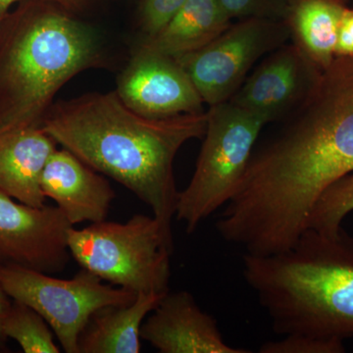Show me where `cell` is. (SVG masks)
Segmentation results:
<instances>
[{
	"label": "cell",
	"instance_id": "ac0fdd59",
	"mask_svg": "<svg viewBox=\"0 0 353 353\" xmlns=\"http://www.w3.org/2000/svg\"><path fill=\"white\" fill-rule=\"evenodd\" d=\"M7 339L15 341L26 353H59L53 331L36 310L12 301L3 326Z\"/></svg>",
	"mask_w": 353,
	"mask_h": 353
},
{
	"label": "cell",
	"instance_id": "d4e9b609",
	"mask_svg": "<svg viewBox=\"0 0 353 353\" xmlns=\"http://www.w3.org/2000/svg\"><path fill=\"white\" fill-rule=\"evenodd\" d=\"M48 1L52 2V3L63 8L64 10L74 14L80 12L83 9L87 8L90 4L94 3L95 0H48Z\"/></svg>",
	"mask_w": 353,
	"mask_h": 353
},
{
	"label": "cell",
	"instance_id": "4316f807",
	"mask_svg": "<svg viewBox=\"0 0 353 353\" xmlns=\"http://www.w3.org/2000/svg\"><path fill=\"white\" fill-rule=\"evenodd\" d=\"M146 1H148V0H139V6H141V4L145 3Z\"/></svg>",
	"mask_w": 353,
	"mask_h": 353
},
{
	"label": "cell",
	"instance_id": "5b68a950",
	"mask_svg": "<svg viewBox=\"0 0 353 353\" xmlns=\"http://www.w3.org/2000/svg\"><path fill=\"white\" fill-rule=\"evenodd\" d=\"M70 254L104 282L134 294H166L171 277L174 245L154 216L137 214L127 222L92 223L71 227Z\"/></svg>",
	"mask_w": 353,
	"mask_h": 353
},
{
	"label": "cell",
	"instance_id": "5bb4252c",
	"mask_svg": "<svg viewBox=\"0 0 353 353\" xmlns=\"http://www.w3.org/2000/svg\"><path fill=\"white\" fill-rule=\"evenodd\" d=\"M57 145L41 126L0 131V190L27 205H46L41 175Z\"/></svg>",
	"mask_w": 353,
	"mask_h": 353
},
{
	"label": "cell",
	"instance_id": "cb8c5ba5",
	"mask_svg": "<svg viewBox=\"0 0 353 353\" xmlns=\"http://www.w3.org/2000/svg\"><path fill=\"white\" fill-rule=\"evenodd\" d=\"M11 304H12V299L8 296L6 290L0 285V345L7 340L6 334H4L3 326L9 310H10Z\"/></svg>",
	"mask_w": 353,
	"mask_h": 353
},
{
	"label": "cell",
	"instance_id": "83f0119b",
	"mask_svg": "<svg viewBox=\"0 0 353 353\" xmlns=\"http://www.w3.org/2000/svg\"><path fill=\"white\" fill-rule=\"evenodd\" d=\"M2 19H3V18L0 17V25H1Z\"/></svg>",
	"mask_w": 353,
	"mask_h": 353
},
{
	"label": "cell",
	"instance_id": "4fadbf2b",
	"mask_svg": "<svg viewBox=\"0 0 353 353\" xmlns=\"http://www.w3.org/2000/svg\"><path fill=\"white\" fill-rule=\"evenodd\" d=\"M99 172L73 152L62 148L52 152L41 175V190L72 226L105 220L115 192Z\"/></svg>",
	"mask_w": 353,
	"mask_h": 353
},
{
	"label": "cell",
	"instance_id": "9c48e42d",
	"mask_svg": "<svg viewBox=\"0 0 353 353\" xmlns=\"http://www.w3.org/2000/svg\"><path fill=\"white\" fill-rule=\"evenodd\" d=\"M73 227L57 206L34 208L0 190V262L52 274L70 256L67 234Z\"/></svg>",
	"mask_w": 353,
	"mask_h": 353
},
{
	"label": "cell",
	"instance_id": "8fae6325",
	"mask_svg": "<svg viewBox=\"0 0 353 353\" xmlns=\"http://www.w3.org/2000/svg\"><path fill=\"white\" fill-rule=\"evenodd\" d=\"M116 94L125 105L148 118L203 112V101L173 57L139 46L118 77Z\"/></svg>",
	"mask_w": 353,
	"mask_h": 353
},
{
	"label": "cell",
	"instance_id": "d6986e66",
	"mask_svg": "<svg viewBox=\"0 0 353 353\" xmlns=\"http://www.w3.org/2000/svg\"><path fill=\"white\" fill-rule=\"evenodd\" d=\"M353 211V171L325 190L309 215L307 228L321 234L338 233L341 223Z\"/></svg>",
	"mask_w": 353,
	"mask_h": 353
},
{
	"label": "cell",
	"instance_id": "2e32d148",
	"mask_svg": "<svg viewBox=\"0 0 353 353\" xmlns=\"http://www.w3.org/2000/svg\"><path fill=\"white\" fill-rule=\"evenodd\" d=\"M232 25L218 0H187L154 36L141 46L166 57L178 58L211 43Z\"/></svg>",
	"mask_w": 353,
	"mask_h": 353
},
{
	"label": "cell",
	"instance_id": "e0dca14e",
	"mask_svg": "<svg viewBox=\"0 0 353 353\" xmlns=\"http://www.w3.org/2000/svg\"><path fill=\"white\" fill-rule=\"evenodd\" d=\"M350 0H290L284 23L290 39L320 69L336 57L339 28Z\"/></svg>",
	"mask_w": 353,
	"mask_h": 353
},
{
	"label": "cell",
	"instance_id": "8992f818",
	"mask_svg": "<svg viewBox=\"0 0 353 353\" xmlns=\"http://www.w3.org/2000/svg\"><path fill=\"white\" fill-rule=\"evenodd\" d=\"M206 113L196 170L179 192L176 204V220L185 224L188 234L232 199L266 125L263 118L231 101L211 105Z\"/></svg>",
	"mask_w": 353,
	"mask_h": 353
},
{
	"label": "cell",
	"instance_id": "7c38bea8",
	"mask_svg": "<svg viewBox=\"0 0 353 353\" xmlns=\"http://www.w3.org/2000/svg\"><path fill=\"white\" fill-rule=\"evenodd\" d=\"M141 340L161 353H248L225 343L213 316L189 292H167L141 328Z\"/></svg>",
	"mask_w": 353,
	"mask_h": 353
},
{
	"label": "cell",
	"instance_id": "7402d4cb",
	"mask_svg": "<svg viewBox=\"0 0 353 353\" xmlns=\"http://www.w3.org/2000/svg\"><path fill=\"white\" fill-rule=\"evenodd\" d=\"M187 0H148L139 6L141 28L145 38L157 34Z\"/></svg>",
	"mask_w": 353,
	"mask_h": 353
},
{
	"label": "cell",
	"instance_id": "277c9868",
	"mask_svg": "<svg viewBox=\"0 0 353 353\" xmlns=\"http://www.w3.org/2000/svg\"><path fill=\"white\" fill-rule=\"evenodd\" d=\"M21 2L1 22L0 131L41 126L58 90L103 61L92 27L48 0Z\"/></svg>",
	"mask_w": 353,
	"mask_h": 353
},
{
	"label": "cell",
	"instance_id": "52a82bcc",
	"mask_svg": "<svg viewBox=\"0 0 353 353\" xmlns=\"http://www.w3.org/2000/svg\"><path fill=\"white\" fill-rule=\"evenodd\" d=\"M0 285L12 301L36 310L67 353H79L81 334L102 307L127 305L138 294L103 281L85 269L69 280L13 263L0 262Z\"/></svg>",
	"mask_w": 353,
	"mask_h": 353
},
{
	"label": "cell",
	"instance_id": "44dd1931",
	"mask_svg": "<svg viewBox=\"0 0 353 353\" xmlns=\"http://www.w3.org/2000/svg\"><path fill=\"white\" fill-rule=\"evenodd\" d=\"M343 341H323L310 336L289 334L280 341H267L259 348L260 353H343Z\"/></svg>",
	"mask_w": 353,
	"mask_h": 353
},
{
	"label": "cell",
	"instance_id": "6da1fadb",
	"mask_svg": "<svg viewBox=\"0 0 353 353\" xmlns=\"http://www.w3.org/2000/svg\"><path fill=\"white\" fill-rule=\"evenodd\" d=\"M283 121L255 146L216 223L223 240L259 256L292 248L325 190L353 171V55L334 57Z\"/></svg>",
	"mask_w": 353,
	"mask_h": 353
},
{
	"label": "cell",
	"instance_id": "ba28073f",
	"mask_svg": "<svg viewBox=\"0 0 353 353\" xmlns=\"http://www.w3.org/2000/svg\"><path fill=\"white\" fill-rule=\"evenodd\" d=\"M290 39L284 21L248 18L176 61L209 106L230 101L253 65Z\"/></svg>",
	"mask_w": 353,
	"mask_h": 353
},
{
	"label": "cell",
	"instance_id": "3957f363",
	"mask_svg": "<svg viewBox=\"0 0 353 353\" xmlns=\"http://www.w3.org/2000/svg\"><path fill=\"white\" fill-rule=\"evenodd\" d=\"M243 273L281 336L323 341L353 336V234L306 229L289 250L245 253Z\"/></svg>",
	"mask_w": 353,
	"mask_h": 353
},
{
	"label": "cell",
	"instance_id": "484cf974",
	"mask_svg": "<svg viewBox=\"0 0 353 353\" xmlns=\"http://www.w3.org/2000/svg\"><path fill=\"white\" fill-rule=\"evenodd\" d=\"M23 0H0V17L4 18L8 13L9 9L16 2H21Z\"/></svg>",
	"mask_w": 353,
	"mask_h": 353
},
{
	"label": "cell",
	"instance_id": "603a6c76",
	"mask_svg": "<svg viewBox=\"0 0 353 353\" xmlns=\"http://www.w3.org/2000/svg\"><path fill=\"white\" fill-rule=\"evenodd\" d=\"M334 53L336 57L353 55V7L348 6L341 18Z\"/></svg>",
	"mask_w": 353,
	"mask_h": 353
},
{
	"label": "cell",
	"instance_id": "7a4b0ae2",
	"mask_svg": "<svg viewBox=\"0 0 353 353\" xmlns=\"http://www.w3.org/2000/svg\"><path fill=\"white\" fill-rule=\"evenodd\" d=\"M206 125V112L145 117L111 92L53 104L41 128L57 143L150 206L174 245L172 224L180 192L174 160L187 141L204 136Z\"/></svg>",
	"mask_w": 353,
	"mask_h": 353
},
{
	"label": "cell",
	"instance_id": "30bf717a",
	"mask_svg": "<svg viewBox=\"0 0 353 353\" xmlns=\"http://www.w3.org/2000/svg\"><path fill=\"white\" fill-rule=\"evenodd\" d=\"M322 71L296 44L285 43L267 54L228 101L256 114L266 124L283 121L303 105Z\"/></svg>",
	"mask_w": 353,
	"mask_h": 353
},
{
	"label": "cell",
	"instance_id": "ffe728a7",
	"mask_svg": "<svg viewBox=\"0 0 353 353\" xmlns=\"http://www.w3.org/2000/svg\"><path fill=\"white\" fill-rule=\"evenodd\" d=\"M229 19L284 20L290 0H218Z\"/></svg>",
	"mask_w": 353,
	"mask_h": 353
},
{
	"label": "cell",
	"instance_id": "9a60e30c",
	"mask_svg": "<svg viewBox=\"0 0 353 353\" xmlns=\"http://www.w3.org/2000/svg\"><path fill=\"white\" fill-rule=\"evenodd\" d=\"M166 294L141 292L127 305L95 311L79 338V353L141 352V325Z\"/></svg>",
	"mask_w": 353,
	"mask_h": 353
}]
</instances>
